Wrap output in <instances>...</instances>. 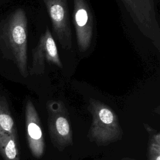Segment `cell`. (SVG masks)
Instances as JSON below:
<instances>
[{"instance_id":"1","label":"cell","mask_w":160,"mask_h":160,"mask_svg":"<svg viewBox=\"0 0 160 160\" xmlns=\"http://www.w3.org/2000/svg\"><path fill=\"white\" fill-rule=\"evenodd\" d=\"M27 25L25 11L22 8H18L8 17L2 31L3 47L8 57L14 61L24 78L28 76Z\"/></svg>"},{"instance_id":"2","label":"cell","mask_w":160,"mask_h":160,"mask_svg":"<svg viewBox=\"0 0 160 160\" xmlns=\"http://www.w3.org/2000/svg\"><path fill=\"white\" fill-rule=\"evenodd\" d=\"M92 122L88 137L98 146H108L122 139V130L115 112L108 105L92 98L88 108Z\"/></svg>"},{"instance_id":"3","label":"cell","mask_w":160,"mask_h":160,"mask_svg":"<svg viewBox=\"0 0 160 160\" xmlns=\"http://www.w3.org/2000/svg\"><path fill=\"white\" fill-rule=\"evenodd\" d=\"M141 32L160 50V27L154 0H121Z\"/></svg>"},{"instance_id":"4","label":"cell","mask_w":160,"mask_h":160,"mask_svg":"<svg viewBox=\"0 0 160 160\" xmlns=\"http://www.w3.org/2000/svg\"><path fill=\"white\" fill-rule=\"evenodd\" d=\"M49 136L54 147L62 151L72 145V133L69 113L61 101H49L46 104Z\"/></svg>"},{"instance_id":"5","label":"cell","mask_w":160,"mask_h":160,"mask_svg":"<svg viewBox=\"0 0 160 160\" xmlns=\"http://www.w3.org/2000/svg\"><path fill=\"white\" fill-rule=\"evenodd\" d=\"M46 64L62 68L56 42L48 26L32 51V63L29 72L30 75L44 74Z\"/></svg>"},{"instance_id":"6","label":"cell","mask_w":160,"mask_h":160,"mask_svg":"<svg viewBox=\"0 0 160 160\" xmlns=\"http://www.w3.org/2000/svg\"><path fill=\"white\" fill-rule=\"evenodd\" d=\"M49 18L53 31L62 48H72V31L67 0H42Z\"/></svg>"},{"instance_id":"7","label":"cell","mask_w":160,"mask_h":160,"mask_svg":"<svg viewBox=\"0 0 160 160\" xmlns=\"http://www.w3.org/2000/svg\"><path fill=\"white\" fill-rule=\"evenodd\" d=\"M73 22L79 52H85L93 38L92 14L87 0H73Z\"/></svg>"},{"instance_id":"8","label":"cell","mask_w":160,"mask_h":160,"mask_svg":"<svg viewBox=\"0 0 160 160\" xmlns=\"http://www.w3.org/2000/svg\"><path fill=\"white\" fill-rule=\"evenodd\" d=\"M25 118L29 148L34 158H40L44 153L46 143L40 118L30 99H28L26 103Z\"/></svg>"},{"instance_id":"9","label":"cell","mask_w":160,"mask_h":160,"mask_svg":"<svg viewBox=\"0 0 160 160\" xmlns=\"http://www.w3.org/2000/svg\"><path fill=\"white\" fill-rule=\"evenodd\" d=\"M0 152L5 160H20L17 139L0 128Z\"/></svg>"},{"instance_id":"10","label":"cell","mask_w":160,"mask_h":160,"mask_svg":"<svg viewBox=\"0 0 160 160\" xmlns=\"http://www.w3.org/2000/svg\"><path fill=\"white\" fill-rule=\"evenodd\" d=\"M0 128L6 133L17 139V132L12 117L4 97L0 96Z\"/></svg>"},{"instance_id":"11","label":"cell","mask_w":160,"mask_h":160,"mask_svg":"<svg viewBox=\"0 0 160 160\" xmlns=\"http://www.w3.org/2000/svg\"><path fill=\"white\" fill-rule=\"evenodd\" d=\"M149 139L148 149V160H160V134L147 124H144Z\"/></svg>"},{"instance_id":"12","label":"cell","mask_w":160,"mask_h":160,"mask_svg":"<svg viewBox=\"0 0 160 160\" xmlns=\"http://www.w3.org/2000/svg\"><path fill=\"white\" fill-rule=\"evenodd\" d=\"M119 160H136V159H132V158H124L121 159H119Z\"/></svg>"}]
</instances>
